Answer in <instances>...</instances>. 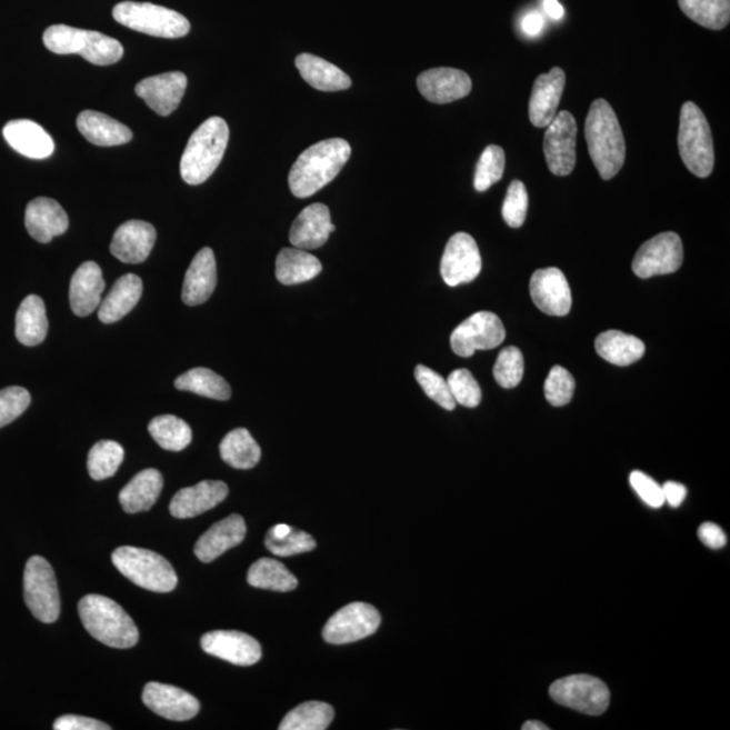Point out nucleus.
<instances>
[{"mask_svg": "<svg viewBox=\"0 0 730 730\" xmlns=\"http://www.w3.org/2000/svg\"><path fill=\"white\" fill-rule=\"evenodd\" d=\"M336 230L328 206L314 203L301 211L292 223L290 242L298 249L311 251L327 243L330 233Z\"/></svg>", "mask_w": 730, "mask_h": 730, "instance_id": "nucleus-24", "label": "nucleus"}, {"mask_svg": "<svg viewBox=\"0 0 730 730\" xmlns=\"http://www.w3.org/2000/svg\"><path fill=\"white\" fill-rule=\"evenodd\" d=\"M661 489H663L664 501L671 508H679L683 503L686 496H688V489L677 482H667L664 486H661Z\"/></svg>", "mask_w": 730, "mask_h": 730, "instance_id": "nucleus-55", "label": "nucleus"}, {"mask_svg": "<svg viewBox=\"0 0 730 730\" xmlns=\"http://www.w3.org/2000/svg\"><path fill=\"white\" fill-rule=\"evenodd\" d=\"M322 272L316 256L298 248H284L277 258V278L284 286L309 282Z\"/></svg>", "mask_w": 730, "mask_h": 730, "instance_id": "nucleus-36", "label": "nucleus"}, {"mask_svg": "<svg viewBox=\"0 0 730 730\" xmlns=\"http://www.w3.org/2000/svg\"><path fill=\"white\" fill-rule=\"evenodd\" d=\"M296 66L306 83L314 87L316 90L333 92L348 90L352 86L351 78L344 71L318 56L299 54Z\"/></svg>", "mask_w": 730, "mask_h": 730, "instance_id": "nucleus-32", "label": "nucleus"}, {"mask_svg": "<svg viewBox=\"0 0 730 730\" xmlns=\"http://www.w3.org/2000/svg\"><path fill=\"white\" fill-rule=\"evenodd\" d=\"M549 728L540 721H528L523 723L522 730H548Z\"/></svg>", "mask_w": 730, "mask_h": 730, "instance_id": "nucleus-58", "label": "nucleus"}, {"mask_svg": "<svg viewBox=\"0 0 730 730\" xmlns=\"http://www.w3.org/2000/svg\"><path fill=\"white\" fill-rule=\"evenodd\" d=\"M247 536V526L243 518L239 514H232L224 520L214 523L201 539L198 540L196 549L197 558L202 563H211L221 554L228 552L237 546H240Z\"/></svg>", "mask_w": 730, "mask_h": 730, "instance_id": "nucleus-26", "label": "nucleus"}, {"mask_svg": "<svg viewBox=\"0 0 730 730\" xmlns=\"http://www.w3.org/2000/svg\"><path fill=\"white\" fill-rule=\"evenodd\" d=\"M507 167V156L501 147L490 146L484 149L478 161L476 172V189L483 192L502 179Z\"/></svg>", "mask_w": 730, "mask_h": 730, "instance_id": "nucleus-44", "label": "nucleus"}, {"mask_svg": "<svg viewBox=\"0 0 730 730\" xmlns=\"http://www.w3.org/2000/svg\"><path fill=\"white\" fill-rule=\"evenodd\" d=\"M529 198L526 184L520 180L511 182L504 198L502 216L510 228H521L527 220Z\"/></svg>", "mask_w": 730, "mask_h": 730, "instance_id": "nucleus-50", "label": "nucleus"}, {"mask_svg": "<svg viewBox=\"0 0 730 730\" xmlns=\"http://www.w3.org/2000/svg\"><path fill=\"white\" fill-rule=\"evenodd\" d=\"M417 87L429 102L446 104L466 98L472 90V81L454 68H433L418 77Z\"/></svg>", "mask_w": 730, "mask_h": 730, "instance_id": "nucleus-19", "label": "nucleus"}, {"mask_svg": "<svg viewBox=\"0 0 730 730\" xmlns=\"http://www.w3.org/2000/svg\"><path fill=\"white\" fill-rule=\"evenodd\" d=\"M229 141V127L221 117H211L190 137L180 161V174L186 183L202 184L222 161Z\"/></svg>", "mask_w": 730, "mask_h": 730, "instance_id": "nucleus-4", "label": "nucleus"}, {"mask_svg": "<svg viewBox=\"0 0 730 730\" xmlns=\"http://www.w3.org/2000/svg\"><path fill=\"white\" fill-rule=\"evenodd\" d=\"M117 570L140 588L153 592L177 589L178 576L170 561L149 549L121 547L112 552Z\"/></svg>", "mask_w": 730, "mask_h": 730, "instance_id": "nucleus-7", "label": "nucleus"}, {"mask_svg": "<svg viewBox=\"0 0 730 730\" xmlns=\"http://www.w3.org/2000/svg\"><path fill=\"white\" fill-rule=\"evenodd\" d=\"M690 20L710 30H722L730 21V0H678Z\"/></svg>", "mask_w": 730, "mask_h": 730, "instance_id": "nucleus-42", "label": "nucleus"}, {"mask_svg": "<svg viewBox=\"0 0 730 730\" xmlns=\"http://www.w3.org/2000/svg\"><path fill=\"white\" fill-rule=\"evenodd\" d=\"M382 617L371 604L354 602L337 611L323 628L329 644L342 646L370 638L377 632Z\"/></svg>", "mask_w": 730, "mask_h": 730, "instance_id": "nucleus-12", "label": "nucleus"}, {"mask_svg": "<svg viewBox=\"0 0 730 730\" xmlns=\"http://www.w3.org/2000/svg\"><path fill=\"white\" fill-rule=\"evenodd\" d=\"M698 538L710 549H721L727 546V534L713 522H704L698 530Z\"/></svg>", "mask_w": 730, "mask_h": 730, "instance_id": "nucleus-54", "label": "nucleus"}, {"mask_svg": "<svg viewBox=\"0 0 730 730\" xmlns=\"http://www.w3.org/2000/svg\"><path fill=\"white\" fill-rule=\"evenodd\" d=\"M449 390L452 392L454 401L466 408H477L482 401V390L468 370H457L447 379Z\"/></svg>", "mask_w": 730, "mask_h": 730, "instance_id": "nucleus-49", "label": "nucleus"}, {"mask_svg": "<svg viewBox=\"0 0 730 730\" xmlns=\"http://www.w3.org/2000/svg\"><path fill=\"white\" fill-rule=\"evenodd\" d=\"M178 390L190 391L193 394L216 399V401H228L232 396V389L222 377L209 368H193L174 380Z\"/></svg>", "mask_w": 730, "mask_h": 730, "instance_id": "nucleus-38", "label": "nucleus"}, {"mask_svg": "<svg viewBox=\"0 0 730 730\" xmlns=\"http://www.w3.org/2000/svg\"><path fill=\"white\" fill-rule=\"evenodd\" d=\"M221 458L224 463L237 470H251L258 466L261 449L247 429H234L224 436L220 446Z\"/></svg>", "mask_w": 730, "mask_h": 730, "instance_id": "nucleus-37", "label": "nucleus"}, {"mask_svg": "<svg viewBox=\"0 0 730 730\" xmlns=\"http://www.w3.org/2000/svg\"><path fill=\"white\" fill-rule=\"evenodd\" d=\"M576 391V380L566 368L554 366L546 380L544 392L549 403L561 408L571 402Z\"/></svg>", "mask_w": 730, "mask_h": 730, "instance_id": "nucleus-48", "label": "nucleus"}, {"mask_svg": "<svg viewBox=\"0 0 730 730\" xmlns=\"http://www.w3.org/2000/svg\"><path fill=\"white\" fill-rule=\"evenodd\" d=\"M124 451L116 441L103 440L91 448L87 467L93 480H103L114 477L122 464Z\"/></svg>", "mask_w": 730, "mask_h": 730, "instance_id": "nucleus-43", "label": "nucleus"}, {"mask_svg": "<svg viewBox=\"0 0 730 730\" xmlns=\"http://www.w3.org/2000/svg\"><path fill=\"white\" fill-rule=\"evenodd\" d=\"M206 653L236 666H253L261 659V647L252 636L236 630H214L201 639Z\"/></svg>", "mask_w": 730, "mask_h": 730, "instance_id": "nucleus-17", "label": "nucleus"}, {"mask_svg": "<svg viewBox=\"0 0 730 730\" xmlns=\"http://www.w3.org/2000/svg\"><path fill=\"white\" fill-rule=\"evenodd\" d=\"M156 229L143 221H128L117 229L112 237L110 251L114 258L127 264L143 263L154 247Z\"/></svg>", "mask_w": 730, "mask_h": 730, "instance_id": "nucleus-22", "label": "nucleus"}, {"mask_svg": "<svg viewBox=\"0 0 730 730\" xmlns=\"http://www.w3.org/2000/svg\"><path fill=\"white\" fill-rule=\"evenodd\" d=\"M24 602L31 614L43 623H52L60 616V592L54 571L48 560L33 557L23 573Z\"/></svg>", "mask_w": 730, "mask_h": 730, "instance_id": "nucleus-9", "label": "nucleus"}, {"mask_svg": "<svg viewBox=\"0 0 730 730\" xmlns=\"http://www.w3.org/2000/svg\"><path fill=\"white\" fill-rule=\"evenodd\" d=\"M53 729L56 730H109V726L104 722L89 719V717L81 716H62L56 720Z\"/></svg>", "mask_w": 730, "mask_h": 730, "instance_id": "nucleus-53", "label": "nucleus"}, {"mask_svg": "<svg viewBox=\"0 0 730 730\" xmlns=\"http://www.w3.org/2000/svg\"><path fill=\"white\" fill-rule=\"evenodd\" d=\"M3 136L9 146L24 158L42 160L54 152L52 137L33 121H10L3 129Z\"/></svg>", "mask_w": 730, "mask_h": 730, "instance_id": "nucleus-29", "label": "nucleus"}, {"mask_svg": "<svg viewBox=\"0 0 730 730\" xmlns=\"http://www.w3.org/2000/svg\"><path fill=\"white\" fill-rule=\"evenodd\" d=\"M112 17L124 28L161 39H180L189 34L191 29L184 16L153 3H118L112 10Z\"/></svg>", "mask_w": 730, "mask_h": 730, "instance_id": "nucleus-8", "label": "nucleus"}, {"mask_svg": "<svg viewBox=\"0 0 730 730\" xmlns=\"http://www.w3.org/2000/svg\"><path fill=\"white\" fill-rule=\"evenodd\" d=\"M584 134L599 177L603 180L613 179L626 162L627 146L619 118L604 99L591 103Z\"/></svg>", "mask_w": 730, "mask_h": 730, "instance_id": "nucleus-1", "label": "nucleus"}, {"mask_svg": "<svg viewBox=\"0 0 730 730\" xmlns=\"http://www.w3.org/2000/svg\"><path fill=\"white\" fill-rule=\"evenodd\" d=\"M79 616L87 632L104 646L118 649L132 648L140 633L132 617L112 599L98 594L81 598Z\"/></svg>", "mask_w": 730, "mask_h": 730, "instance_id": "nucleus-3", "label": "nucleus"}, {"mask_svg": "<svg viewBox=\"0 0 730 730\" xmlns=\"http://www.w3.org/2000/svg\"><path fill=\"white\" fill-rule=\"evenodd\" d=\"M596 351L609 363L627 367L639 361L646 353V346L638 337L608 330L597 337Z\"/></svg>", "mask_w": 730, "mask_h": 730, "instance_id": "nucleus-35", "label": "nucleus"}, {"mask_svg": "<svg viewBox=\"0 0 730 730\" xmlns=\"http://www.w3.org/2000/svg\"><path fill=\"white\" fill-rule=\"evenodd\" d=\"M104 280L101 267L86 261L73 273L70 286L71 309L78 317L93 313L102 302Z\"/></svg>", "mask_w": 730, "mask_h": 730, "instance_id": "nucleus-27", "label": "nucleus"}, {"mask_svg": "<svg viewBox=\"0 0 730 730\" xmlns=\"http://www.w3.org/2000/svg\"><path fill=\"white\" fill-rule=\"evenodd\" d=\"M48 317L46 303L39 296L23 299L16 317V336L21 344L36 347L41 344L48 334Z\"/></svg>", "mask_w": 730, "mask_h": 730, "instance_id": "nucleus-34", "label": "nucleus"}, {"mask_svg": "<svg viewBox=\"0 0 730 730\" xmlns=\"http://www.w3.org/2000/svg\"><path fill=\"white\" fill-rule=\"evenodd\" d=\"M186 89L184 73L168 72L141 80L136 86V93L159 116L168 117L179 108Z\"/></svg>", "mask_w": 730, "mask_h": 730, "instance_id": "nucleus-20", "label": "nucleus"}, {"mask_svg": "<svg viewBox=\"0 0 730 730\" xmlns=\"http://www.w3.org/2000/svg\"><path fill=\"white\" fill-rule=\"evenodd\" d=\"M142 296V280L134 273L124 274L112 286L109 296L99 304V320L114 323L136 308Z\"/></svg>", "mask_w": 730, "mask_h": 730, "instance_id": "nucleus-31", "label": "nucleus"}, {"mask_svg": "<svg viewBox=\"0 0 730 730\" xmlns=\"http://www.w3.org/2000/svg\"><path fill=\"white\" fill-rule=\"evenodd\" d=\"M544 10L552 20H561L564 16L563 6L559 3V0H544Z\"/></svg>", "mask_w": 730, "mask_h": 730, "instance_id": "nucleus-57", "label": "nucleus"}, {"mask_svg": "<svg viewBox=\"0 0 730 730\" xmlns=\"http://www.w3.org/2000/svg\"><path fill=\"white\" fill-rule=\"evenodd\" d=\"M142 701L153 713L171 721H189L201 709V703L190 692L158 682L146 686Z\"/></svg>", "mask_w": 730, "mask_h": 730, "instance_id": "nucleus-18", "label": "nucleus"}, {"mask_svg": "<svg viewBox=\"0 0 730 730\" xmlns=\"http://www.w3.org/2000/svg\"><path fill=\"white\" fill-rule=\"evenodd\" d=\"M24 227L36 241L51 242L54 237L64 234L70 220L60 203L51 198H37L28 204Z\"/></svg>", "mask_w": 730, "mask_h": 730, "instance_id": "nucleus-25", "label": "nucleus"}, {"mask_svg": "<svg viewBox=\"0 0 730 730\" xmlns=\"http://www.w3.org/2000/svg\"><path fill=\"white\" fill-rule=\"evenodd\" d=\"M482 271V258L478 243L467 233H457L449 239L441 259V277L448 286L470 283Z\"/></svg>", "mask_w": 730, "mask_h": 730, "instance_id": "nucleus-15", "label": "nucleus"}, {"mask_svg": "<svg viewBox=\"0 0 730 730\" xmlns=\"http://www.w3.org/2000/svg\"><path fill=\"white\" fill-rule=\"evenodd\" d=\"M521 27L529 37H538L542 29H544V18H542L539 11L529 12V14L523 18Z\"/></svg>", "mask_w": 730, "mask_h": 730, "instance_id": "nucleus-56", "label": "nucleus"}, {"mask_svg": "<svg viewBox=\"0 0 730 730\" xmlns=\"http://www.w3.org/2000/svg\"><path fill=\"white\" fill-rule=\"evenodd\" d=\"M229 494L227 483L221 480H204L192 487H186L174 494L170 504L172 517L193 518L214 509Z\"/></svg>", "mask_w": 730, "mask_h": 730, "instance_id": "nucleus-23", "label": "nucleus"}, {"mask_svg": "<svg viewBox=\"0 0 730 730\" xmlns=\"http://www.w3.org/2000/svg\"><path fill=\"white\" fill-rule=\"evenodd\" d=\"M683 263V243L673 232L654 236L642 243L633 259V272L641 279L677 272Z\"/></svg>", "mask_w": 730, "mask_h": 730, "instance_id": "nucleus-14", "label": "nucleus"}, {"mask_svg": "<svg viewBox=\"0 0 730 730\" xmlns=\"http://www.w3.org/2000/svg\"><path fill=\"white\" fill-rule=\"evenodd\" d=\"M162 484H164V480L154 468H148V470L137 473L120 492L121 507L130 514L151 510L158 502Z\"/></svg>", "mask_w": 730, "mask_h": 730, "instance_id": "nucleus-33", "label": "nucleus"}, {"mask_svg": "<svg viewBox=\"0 0 730 730\" xmlns=\"http://www.w3.org/2000/svg\"><path fill=\"white\" fill-rule=\"evenodd\" d=\"M334 719V710L324 702L310 701L292 709L280 723V730H324Z\"/></svg>", "mask_w": 730, "mask_h": 730, "instance_id": "nucleus-41", "label": "nucleus"}, {"mask_svg": "<svg viewBox=\"0 0 730 730\" xmlns=\"http://www.w3.org/2000/svg\"><path fill=\"white\" fill-rule=\"evenodd\" d=\"M678 146L688 170L696 177H710L714 168V146L710 124L696 103L686 102L680 110Z\"/></svg>", "mask_w": 730, "mask_h": 730, "instance_id": "nucleus-6", "label": "nucleus"}, {"mask_svg": "<svg viewBox=\"0 0 730 730\" xmlns=\"http://www.w3.org/2000/svg\"><path fill=\"white\" fill-rule=\"evenodd\" d=\"M217 286L214 252L203 248L193 258L186 272L182 299L187 306H199L209 301Z\"/></svg>", "mask_w": 730, "mask_h": 730, "instance_id": "nucleus-28", "label": "nucleus"}, {"mask_svg": "<svg viewBox=\"0 0 730 730\" xmlns=\"http://www.w3.org/2000/svg\"><path fill=\"white\" fill-rule=\"evenodd\" d=\"M77 123L81 136L93 146H123L133 139L132 130L103 112L92 110L80 112Z\"/></svg>", "mask_w": 730, "mask_h": 730, "instance_id": "nucleus-30", "label": "nucleus"}, {"mask_svg": "<svg viewBox=\"0 0 730 730\" xmlns=\"http://www.w3.org/2000/svg\"><path fill=\"white\" fill-rule=\"evenodd\" d=\"M43 43L58 54H80L96 66H111L120 61L123 47L99 31L77 29L67 24H53L43 33Z\"/></svg>", "mask_w": 730, "mask_h": 730, "instance_id": "nucleus-5", "label": "nucleus"}, {"mask_svg": "<svg viewBox=\"0 0 730 730\" xmlns=\"http://www.w3.org/2000/svg\"><path fill=\"white\" fill-rule=\"evenodd\" d=\"M148 429L153 440L167 451L180 452L191 444L192 430L182 418L159 416L153 418Z\"/></svg>", "mask_w": 730, "mask_h": 730, "instance_id": "nucleus-40", "label": "nucleus"}, {"mask_svg": "<svg viewBox=\"0 0 730 730\" xmlns=\"http://www.w3.org/2000/svg\"><path fill=\"white\" fill-rule=\"evenodd\" d=\"M30 402V392L23 387L11 386L0 390V428L22 416Z\"/></svg>", "mask_w": 730, "mask_h": 730, "instance_id": "nucleus-51", "label": "nucleus"}, {"mask_svg": "<svg viewBox=\"0 0 730 730\" xmlns=\"http://www.w3.org/2000/svg\"><path fill=\"white\" fill-rule=\"evenodd\" d=\"M578 124L570 111H561L548 124L544 154L549 171L568 177L577 164Z\"/></svg>", "mask_w": 730, "mask_h": 730, "instance_id": "nucleus-13", "label": "nucleus"}, {"mask_svg": "<svg viewBox=\"0 0 730 730\" xmlns=\"http://www.w3.org/2000/svg\"><path fill=\"white\" fill-rule=\"evenodd\" d=\"M523 377V356L520 349L508 347L499 353L494 366V378L503 389H514Z\"/></svg>", "mask_w": 730, "mask_h": 730, "instance_id": "nucleus-47", "label": "nucleus"}, {"mask_svg": "<svg viewBox=\"0 0 730 730\" xmlns=\"http://www.w3.org/2000/svg\"><path fill=\"white\" fill-rule=\"evenodd\" d=\"M414 377L418 384L422 387L423 392L437 404H440L442 409L452 411L457 408V401H454L452 392L449 390L447 379L442 378L440 373L430 370L426 366H417Z\"/></svg>", "mask_w": 730, "mask_h": 730, "instance_id": "nucleus-45", "label": "nucleus"}, {"mask_svg": "<svg viewBox=\"0 0 730 730\" xmlns=\"http://www.w3.org/2000/svg\"><path fill=\"white\" fill-rule=\"evenodd\" d=\"M507 337L503 323L490 311L467 318L451 336L452 351L461 358H471L477 351H489L502 344Z\"/></svg>", "mask_w": 730, "mask_h": 730, "instance_id": "nucleus-11", "label": "nucleus"}, {"mask_svg": "<svg viewBox=\"0 0 730 730\" xmlns=\"http://www.w3.org/2000/svg\"><path fill=\"white\" fill-rule=\"evenodd\" d=\"M549 696L561 707L588 716H601L608 710L610 692L601 679L591 676H571L557 680Z\"/></svg>", "mask_w": 730, "mask_h": 730, "instance_id": "nucleus-10", "label": "nucleus"}, {"mask_svg": "<svg viewBox=\"0 0 730 730\" xmlns=\"http://www.w3.org/2000/svg\"><path fill=\"white\" fill-rule=\"evenodd\" d=\"M351 146L342 139L314 143L299 154L289 174L290 190L297 198H309L339 174L351 158Z\"/></svg>", "mask_w": 730, "mask_h": 730, "instance_id": "nucleus-2", "label": "nucleus"}, {"mask_svg": "<svg viewBox=\"0 0 730 730\" xmlns=\"http://www.w3.org/2000/svg\"><path fill=\"white\" fill-rule=\"evenodd\" d=\"M266 547L280 558L294 557V554L313 551L317 547L316 540L302 530L291 529L284 536L267 533Z\"/></svg>", "mask_w": 730, "mask_h": 730, "instance_id": "nucleus-46", "label": "nucleus"}, {"mask_svg": "<svg viewBox=\"0 0 730 730\" xmlns=\"http://www.w3.org/2000/svg\"><path fill=\"white\" fill-rule=\"evenodd\" d=\"M248 583L253 588L289 592L297 589L298 579L273 559H260L249 568Z\"/></svg>", "mask_w": 730, "mask_h": 730, "instance_id": "nucleus-39", "label": "nucleus"}, {"mask_svg": "<svg viewBox=\"0 0 730 730\" xmlns=\"http://www.w3.org/2000/svg\"><path fill=\"white\" fill-rule=\"evenodd\" d=\"M530 297L538 308L548 316L563 317L570 313L572 296L564 273L559 268H546L533 273L530 279Z\"/></svg>", "mask_w": 730, "mask_h": 730, "instance_id": "nucleus-16", "label": "nucleus"}, {"mask_svg": "<svg viewBox=\"0 0 730 730\" xmlns=\"http://www.w3.org/2000/svg\"><path fill=\"white\" fill-rule=\"evenodd\" d=\"M566 87V73L554 67L536 79L529 101V120L536 128H547L558 114Z\"/></svg>", "mask_w": 730, "mask_h": 730, "instance_id": "nucleus-21", "label": "nucleus"}, {"mask_svg": "<svg viewBox=\"0 0 730 730\" xmlns=\"http://www.w3.org/2000/svg\"><path fill=\"white\" fill-rule=\"evenodd\" d=\"M630 486L633 487L636 494H638L648 507L660 509L666 503L663 489L654 482L651 477L646 476L644 472L633 471L629 477Z\"/></svg>", "mask_w": 730, "mask_h": 730, "instance_id": "nucleus-52", "label": "nucleus"}]
</instances>
